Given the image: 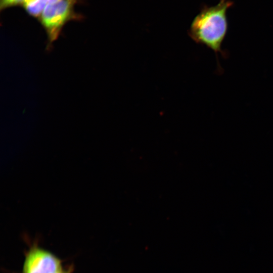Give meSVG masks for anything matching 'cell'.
Returning <instances> with one entry per match:
<instances>
[{
    "mask_svg": "<svg viewBox=\"0 0 273 273\" xmlns=\"http://www.w3.org/2000/svg\"><path fill=\"white\" fill-rule=\"evenodd\" d=\"M25 0H0V10L3 11L6 9L23 5Z\"/></svg>",
    "mask_w": 273,
    "mask_h": 273,
    "instance_id": "cell-5",
    "label": "cell"
},
{
    "mask_svg": "<svg viewBox=\"0 0 273 273\" xmlns=\"http://www.w3.org/2000/svg\"><path fill=\"white\" fill-rule=\"evenodd\" d=\"M79 1L59 0L49 4L43 10L38 19L47 33L48 49L58 38L67 23L81 18L74 10Z\"/></svg>",
    "mask_w": 273,
    "mask_h": 273,
    "instance_id": "cell-2",
    "label": "cell"
},
{
    "mask_svg": "<svg viewBox=\"0 0 273 273\" xmlns=\"http://www.w3.org/2000/svg\"><path fill=\"white\" fill-rule=\"evenodd\" d=\"M74 269L73 264L64 265L53 253L34 243L25 253L21 273H72Z\"/></svg>",
    "mask_w": 273,
    "mask_h": 273,
    "instance_id": "cell-3",
    "label": "cell"
},
{
    "mask_svg": "<svg viewBox=\"0 0 273 273\" xmlns=\"http://www.w3.org/2000/svg\"><path fill=\"white\" fill-rule=\"evenodd\" d=\"M59 0H25L22 5L30 16L39 19L47 5Z\"/></svg>",
    "mask_w": 273,
    "mask_h": 273,
    "instance_id": "cell-4",
    "label": "cell"
},
{
    "mask_svg": "<svg viewBox=\"0 0 273 273\" xmlns=\"http://www.w3.org/2000/svg\"><path fill=\"white\" fill-rule=\"evenodd\" d=\"M233 5L231 0H220L215 6H204L193 20L188 35L196 43L212 50L217 56L226 57L222 44L228 30V10Z\"/></svg>",
    "mask_w": 273,
    "mask_h": 273,
    "instance_id": "cell-1",
    "label": "cell"
}]
</instances>
